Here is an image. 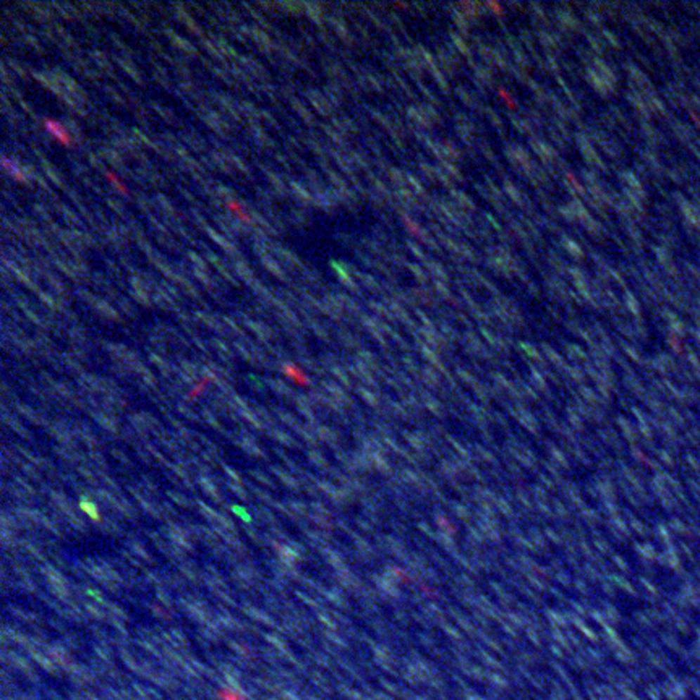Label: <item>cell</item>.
Instances as JSON below:
<instances>
[{
	"instance_id": "cell-1",
	"label": "cell",
	"mask_w": 700,
	"mask_h": 700,
	"mask_svg": "<svg viewBox=\"0 0 700 700\" xmlns=\"http://www.w3.org/2000/svg\"><path fill=\"white\" fill-rule=\"evenodd\" d=\"M44 127H46V130L49 131L51 135H54L57 138V140L62 143V145H65V146H70L72 145V136H70V134H68V130L65 129V127L58 124L57 120L51 119V117H47V119H44Z\"/></svg>"
},
{
	"instance_id": "cell-2",
	"label": "cell",
	"mask_w": 700,
	"mask_h": 700,
	"mask_svg": "<svg viewBox=\"0 0 700 700\" xmlns=\"http://www.w3.org/2000/svg\"><path fill=\"white\" fill-rule=\"evenodd\" d=\"M2 162H4L5 171H7L10 175H13V177L17 179V180H21V182H23V180H25V175L21 174V171H20V167H18V164H17V162H15V161H10V159H8L7 156H4Z\"/></svg>"
},
{
	"instance_id": "cell-3",
	"label": "cell",
	"mask_w": 700,
	"mask_h": 700,
	"mask_svg": "<svg viewBox=\"0 0 700 700\" xmlns=\"http://www.w3.org/2000/svg\"><path fill=\"white\" fill-rule=\"evenodd\" d=\"M227 206H229V208H231L232 211H235V213H237L238 216H240L243 221L250 222V216H248L247 213H243V211H242V206L238 205V203H235V201H229V203H227Z\"/></svg>"
}]
</instances>
